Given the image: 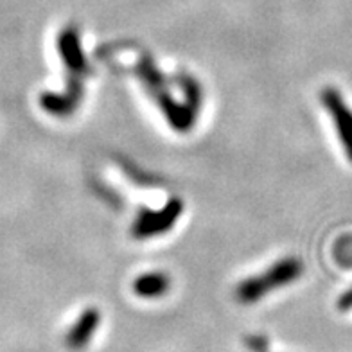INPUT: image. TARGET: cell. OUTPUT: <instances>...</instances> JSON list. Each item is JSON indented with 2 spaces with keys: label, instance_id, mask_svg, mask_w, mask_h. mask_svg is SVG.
I'll list each match as a JSON object with an SVG mask.
<instances>
[{
  "label": "cell",
  "instance_id": "cell-2",
  "mask_svg": "<svg viewBox=\"0 0 352 352\" xmlns=\"http://www.w3.org/2000/svg\"><path fill=\"white\" fill-rule=\"evenodd\" d=\"M166 278L164 277H144L137 284V292L142 297H157L160 293L166 292Z\"/></svg>",
  "mask_w": 352,
  "mask_h": 352
},
{
  "label": "cell",
  "instance_id": "cell-1",
  "mask_svg": "<svg viewBox=\"0 0 352 352\" xmlns=\"http://www.w3.org/2000/svg\"><path fill=\"white\" fill-rule=\"evenodd\" d=\"M99 325V313L96 309L85 311L83 316L76 322V325L67 334V345L72 351H79V349L87 347L88 342L92 340L94 333Z\"/></svg>",
  "mask_w": 352,
  "mask_h": 352
}]
</instances>
